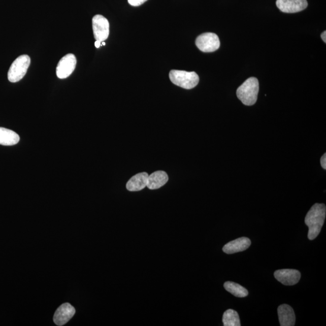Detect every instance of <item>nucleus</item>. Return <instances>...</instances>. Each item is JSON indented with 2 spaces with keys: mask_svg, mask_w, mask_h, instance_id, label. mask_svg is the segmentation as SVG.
<instances>
[{
  "mask_svg": "<svg viewBox=\"0 0 326 326\" xmlns=\"http://www.w3.org/2000/svg\"><path fill=\"white\" fill-rule=\"evenodd\" d=\"M326 207L324 204H315L309 210L305 217V222L308 226V239L312 241L319 235L324 225Z\"/></svg>",
  "mask_w": 326,
  "mask_h": 326,
  "instance_id": "f257e3e1",
  "label": "nucleus"
},
{
  "mask_svg": "<svg viewBox=\"0 0 326 326\" xmlns=\"http://www.w3.org/2000/svg\"><path fill=\"white\" fill-rule=\"evenodd\" d=\"M259 91V83L257 79L250 78L246 80L238 88L236 94L243 104L247 106H251L256 103L257 95Z\"/></svg>",
  "mask_w": 326,
  "mask_h": 326,
  "instance_id": "f03ea898",
  "label": "nucleus"
},
{
  "mask_svg": "<svg viewBox=\"0 0 326 326\" xmlns=\"http://www.w3.org/2000/svg\"><path fill=\"white\" fill-rule=\"evenodd\" d=\"M169 78L174 84L187 89L195 87L200 81L199 76L195 72L181 70H171L169 73Z\"/></svg>",
  "mask_w": 326,
  "mask_h": 326,
  "instance_id": "7ed1b4c3",
  "label": "nucleus"
},
{
  "mask_svg": "<svg viewBox=\"0 0 326 326\" xmlns=\"http://www.w3.org/2000/svg\"><path fill=\"white\" fill-rule=\"evenodd\" d=\"M30 62V57L27 54H23L17 57L9 69L8 74L9 81L12 83L21 81L26 74Z\"/></svg>",
  "mask_w": 326,
  "mask_h": 326,
  "instance_id": "20e7f679",
  "label": "nucleus"
},
{
  "mask_svg": "<svg viewBox=\"0 0 326 326\" xmlns=\"http://www.w3.org/2000/svg\"><path fill=\"white\" fill-rule=\"evenodd\" d=\"M196 45L198 49L203 52H213L219 49L220 41L216 34L205 33L197 38Z\"/></svg>",
  "mask_w": 326,
  "mask_h": 326,
  "instance_id": "39448f33",
  "label": "nucleus"
},
{
  "mask_svg": "<svg viewBox=\"0 0 326 326\" xmlns=\"http://www.w3.org/2000/svg\"><path fill=\"white\" fill-rule=\"evenodd\" d=\"M92 30L95 40L103 42L107 40L110 34V23L107 19L101 15L92 18Z\"/></svg>",
  "mask_w": 326,
  "mask_h": 326,
  "instance_id": "423d86ee",
  "label": "nucleus"
},
{
  "mask_svg": "<svg viewBox=\"0 0 326 326\" xmlns=\"http://www.w3.org/2000/svg\"><path fill=\"white\" fill-rule=\"evenodd\" d=\"M76 57L73 54H66L59 60L56 67V75L60 79H66L71 75L75 70Z\"/></svg>",
  "mask_w": 326,
  "mask_h": 326,
  "instance_id": "0eeeda50",
  "label": "nucleus"
},
{
  "mask_svg": "<svg viewBox=\"0 0 326 326\" xmlns=\"http://www.w3.org/2000/svg\"><path fill=\"white\" fill-rule=\"evenodd\" d=\"M274 277L284 285L292 286L299 283L301 278V273L296 270H279L275 272Z\"/></svg>",
  "mask_w": 326,
  "mask_h": 326,
  "instance_id": "6e6552de",
  "label": "nucleus"
},
{
  "mask_svg": "<svg viewBox=\"0 0 326 326\" xmlns=\"http://www.w3.org/2000/svg\"><path fill=\"white\" fill-rule=\"evenodd\" d=\"M307 0H277L276 5L284 13L292 14L305 10L308 7Z\"/></svg>",
  "mask_w": 326,
  "mask_h": 326,
  "instance_id": "1a4fd4ad",
  "label": "nucleus"
},
{
  "mask_svg": "<svg viewBox=\"0 0 326 326\" xmlns=\"http://www.w3.org/2000/svg\"><path fill=\"white\" fill-rule=\"evenodd\" d=\"M76 310L69 303L59 306L54 315L53 321L57 325H63L68 322L75 314Z\"/></svg>",
  "mask_w": 326,
  "mask_h": 326,
  "instance_id": "9d476101",
  "label": "nucleus"
},
{
  "mask_svg": "<svg viewBox=\"0 0 326 326\" xmlns=\"http://www.w3.org/2000/svg\"><path fill=\"white\" fill-rule=\"evenodd\" d=\"M250 239L242 237L228 243L223 247L222 250L225 253L232 254L236 252L244 251L250 247Z\"/></svg>",
  "mask_w": 326,
  "mask_h": 326,
  "instance_id": "9b49d317",
  "label": "nucleus"
},
{
  "mask_svg": "<svg viewBox=\"0 0 326 326\" xmlns=\"http://www.w3.org/2000/svg\"><path fill=\"white\" fill-rule=\"evenodd\" d=\"M278 315L281 326H293L296 323L294 309L289 305H282L278 308Z\"/></svg>",
  "mask_w": 326,
  "mask_h": 326,
  "instance_id": "f8f14e48",
  "label": "nucleus"
},
{
  "mask_svg": "<svg viewBox=\"0 0 326 326\" xmlns=\"http://www.w3.org/2000/svg\"><path fill=\"white\" fill-rule=\"evenodd\" d=\"M149 175L146 172H142L131 178L127 181L126 188L130 191H138L147 187Z\"/></svg>",
  "mask_w": 326,
  "mask_h": 326,
  "instance_id": "ddd939ff",
  "label": "nucleus"
},
{
  "mask_svg": "<svg viewBox=\"0 0 326 326\" xmlns=\"http://www.w3.org/2000/svg\"><path fill=\"white\" fill-rule=\"evenodd\" d=\"M168 175L164 171H158L148 176L147 187L149 189L156 190L168 183Z\"/></svg>",
  "mask_w": 326,
  "mask_h": 326,
  "instance_id": "4468645a",
  "label": "nucleus"
},
{
  "mask_svg": "<svg viewBox=\"0 0 326 326\" xmlns=\"http://www.w3.org/2000/svg\"><path fill=\"white\" fill-rule=\"evenodd\" d=\"M18 134L11 129L0 127V145L3 146H13L20 142Z\"/></svg>",
  "mask_w": 326,
  "mask_h": 326,
  "instance_id": "2eb2a0df",
  "label": "nucleus"
},
{
  "mask_svg": "<svg viewBox=\"0 0 326 326\" xmlns=\"http://www.w3.org/2000/svg\"><path fill=\"white\" fill-rule=\"evenodd\" d=\"M224 288L226 291L231 293L232 295L235 296L239 298H244L248 295V292L247 289L244 287L240 285L238 283L232 282H226L224 283Z\"/></svg>",
  "mask_w": 326,
  "mask_h": 326,
  "instance_id": "dca6fc26",
  "label": "nucleus"
},
{
  "mask_svg": "<svg viewBox=\"0 0 326 326\" xmlns=\"http://www.w3.org/2000/svg\"><path fill=\"white\" fill-rule=\"evenodd\" d=\"M222 321L224 326H241L238 313L234 310L228 309L223 315Z\"/></svg>",
  "mask_w": 326,
  "mask_h": 326,
  "instance_id": "f3484780",
  "label": "nucleus"
},
{
  "mask_svg": "<svg viewBox=\"0 0 326 326\" xmlns=\"http://www.w3.org/2000/svg\"><path fill=\"white\" fill-rule=\"evenodd\" d=\"M127 1L130 5L136 7V6H141L148 0H127Z\"/></svg>",
  "mask_w": 326,
  "mask_h": 326,
  "instance_id": "a211bd4d",
  "label": "nucleus"
},
{
  "mask_svg": "<svg viewBox=\"0 0 326 326\" xmlns=\"http://www.w3.org/2000/svg\"><path fill=\"white\" fill-rule=\"evenodd\" d=\"M326 154L324 153L323 155L322 156L321 158L320 162L322 168L325 170L326 169Z\"/></svg>",
  "mask_w": 326,
  "mask_h": 326,
  "instance_id": "6ab92c4d",
  "label": "nucleus"
},
{
  "mask_svg": "<svg viewBox=\"0 0 326 326\" xmlns=\"http://www.w3.org/2000/svg\"><path fill=\"white\" fill-rule=\"evenodd\" d=\"M326 37V31H324L321 34V38H322V41H324V43H326V37Z\"/></svg>",
  "mask_w": 326,
  "mask_h": 326,
  "instance_id": "aec40b11",
  "label": "nucleus"
},
{
  "mask_svg": "<svg viewBox=\"0 0 326 326\" xmlns=\"http://www.w3.org/2000/svg\"><path fill=\"white\" fill-rule=\"evenodd\" d=\"M101 41H96L95 42V46L96 48H99L101 46Z\"/></svg>",
  "mask_w": 326,
  "mask_h": 326,
  "instance_id": "412c9836",
  "label": "nucleus"
},
{
  "mask_svg": "<svg viewBox=\"0 0 326 326\" xmlns=\"http://www.w3.org/2000/svg\"><path fill=\"white\" fill-rule=\"evenodd\" d=\"M105 44H105L104 41H103V42H102V43H101V45H102V46H105Z\"/></svg>",
  "mask_w": 326,
  "mask_h": 326,
  "instance_id": "4be33fe9",
  "label": "nucleus"
}]
</instances>
